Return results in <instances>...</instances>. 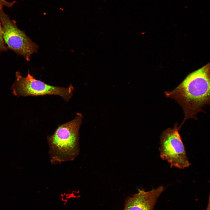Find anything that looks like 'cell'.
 <instances>
[{
    "mask_svg": "<svg viewBox=\"0 0 210 210\" xmlns=\"http://www.w3.org/2000/svg\"><path fill=\"white\" fill-rule=\"evenodd\" d=\"M178 125L176 123L173 128H167L163 131L159 149L161 159L168 162L171 167L183 169L188 167L190 163L179 133L181 127Z\"/></svg>",
    "mask_w": 210,
    "mask_h": 210,
    "instance_id": "cell-5",
    "label": "cell"
},
{
    "mask_svg": "<svg viewBox=\"0 0 210 210\" xmlns=\"http://www.w3.org/2000/svg\"><path fill=\"white\" fill-rule=\"evenodd\" d=\"M210 82L209 68L205 66L190 73L172 90L164 92L183 108L184 117L180 127L188 119H197V114L210 104Z\"/></svg>",
    "mask_w": 210,
    "mask_h": 210,
    "instance_id": "cell-1",
    "label": "cell"
},
{
    "mask_svg": "<svg viewBox=\"0 0 210 210\" xmlns=\"http://www.w3.org/2000/svg\"><path fill=\"white\" fill-rule=\"evenodd\" d=\"M8 49L3 39V30L0 21V55L2 52L7 51Z\"/></svg>",
    "mask_w": 210,
    "mask_h": 210,
    "instance_id": "cell-7",
    "label": "cell"
},
{
    "mask_svg": "<svg viewBox=\"0 0 210 210\" xmlns=\"http://www.w3.org/2000/svg\"><path fill=\"white\" fill-rule=\"evenodd\" d=\"M164 189L162 186L148 191L139 189L136 193L126 199L123 210H153L158 198Z\"/></svg>",
    "mask_w": 210,
    "mask_h": 210,
    "instance_id": "cell-6",
    "label": "cell"
},
{
    "mask_svg": "<svg viewBox=\"0 0 210 210\" xmlns=\"http://www.w3.org/2000/svg\"><path fill=\"white\" fill-rule=\"evenodd\" d=\"M206 210H210V197L209 196L208 204Z\"/></svg>",
    "mask_w": 210,
    "mask_h": 210,
    "instance_id": "cell-9",
    "label": "cell"
},
{
    "mask_svg": "<svg viewBox=\"0 0 210 210\" xmlns=\"http://www.w3.org/2000/svg\"><path fill=\"white\" fill-rule=\"evenodd\" d=\"M83 116L77 113L75 118L59 125L47 137L50 161L53 164L74 160L80 151L79 130Z\"/></svg>",
    "mask_w": 210,
    "mask_h": 210,
    "instance_id": "cell-2",
    "label": "cell"
},
{
    "mask_svg": "<svg viewBox=\"0 0 210 210\" xmlns=\"http://www.w3.org/2000/svg\"><path fill=\"white\" fill-rule=\"evenodd\" d=\"M0 21L3 30V39L8 49L18 55L23 56L27 61H29L32 54L37 52L38 46L24 31L18 29L16 22L11 20L3 9H0Z\"/></svg>",
    "mask_w": 210,
    "mask_h": 210,
    "instance_id": "cell-4",
    "label": "cell"
},
{
    "mask_svg": "<svg viewBox=\"0 0 210 210\" xmlns=\"http://www.w3.org/2000/svg\"><path fill=\"white\" fill-rule=\"evenodd\" d=\"M15 3V1L9 2L6 0H0V9H3V7L4 6L7 7H11Z\"/></svg>",
    "mask_w": 210,
    "mask_h": 210,
    "instance_id": "cell-8",
    "label": "cell"
},
{
    "mask_svg": "<svg viewBox=\"0 0 210 210\" xmlns=\"http://www.w3.org/2000/svg\"><path fill=\"white\" fill-rule=\"evenodd\" d=\"M11 89L13 94L17 96L55 95L68 101L73 95L74 89L72 84L67 88L50 85L36 79L29 74V70L26 77L22 76L19 72L17 71Z\"/></svg>",
    "mask_w": 210,
    "mask_h": 210,
    "instance_id": "cell-3",
    "label": "cell"
}]
</instances>
